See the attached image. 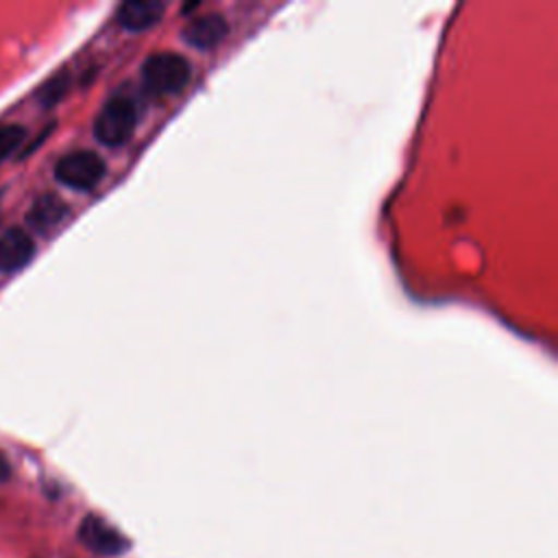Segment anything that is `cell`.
<instances>
[{
	"instance_id": "277c9868",
	"label": "cell",
	"mask_w": 558,
	"mask_h": 558,
	"mask_svg": "<svg viewBox=\"0 0 558 558\" xmlns=\"http://www.w3.org/2000/svg\"><path fill=\"white\" fill-rule=\"evenodd\" d=\"M76 536L89 551L98 556H120L131 547V541L118 527L94 512L81 519Z\"/></svg>"
},
{
	"instance_id": "30bf717a",
	"label": "cell",
	"mask_w": 558,
	"mask_h": 558,
	"mask_svg": "<svg viewBox=\"0 0 558 558\" xmlns=\"http://www.w3.org/2000/svg\"><path fill=\"white\" fill-rule=\"evenodd\" d=\"M65 92H68V74H57V76H52L50 81H46V83L41 85V89H39V102H41L44 107H50V105H54L57 100H61Z\"/></svg>"
},
{
	"instance_id": "6da1fadb",
	"label": "cell",
	"mask_w": 558,
	"mask_h": 558,
	"mask_svg": "<svg viewBox=\"0 0 558 558\" xmlns=\"http://www.w3.org/2000/svg\"><path fill=\"white\" fill-rule=\"evenodd\" d=\"M137 126L135 100L126 94L111 96L94 120V135L105 146H122L131 140Z\"/></svg>"
},
{
	"instance_id": "52a82bcc",
	"label": "cell",
	"mask_w": 558,
	"mask_h": 558,
	"mask_svg": "<svg viewBox=\"0 0 558 558\" xmlns=\"http://www.w3.org/2000/svg\"><path fill=\"white\" fill-rule=\"evenodd\" d=\"M163 11H166V7L157 0H129L118 7L116 20L122 28L137 33V31H146L153 24H157L159 17L163 15Z\"/></svg>"
},
{
	"instance_id": "8fae6325",
	"label": "cell",
	"mask_w": 558,
	"mask_h": 558,
	"mask_svg": "<svg viewBox=\"0 0 558 558\" xmlns=\"http://www.w3.org/2000/svg\"><path fill=\"white\" fill-rule=\"evenodd\" d=\"M11 475V464L7 460V456L0 451V482H7Z\"/></svg>"
},
{
	"instance_id": "7a4b0ae2",
	"label": "cell",
	"mask_w": 558,
	"mask_h": 558,
	"mask_svg": "<svg viewBox=\"0 0 558 558\" xmlns=\"http://www.w3.org/2000/svg\"><path fill=\"white\" fill-rule=\"evenodd\" d=\"M192 76L190 61L177 52H155L142 65L144 87L155 96L179 94Z\"/></svg>"
},
{
	"instance_id": "5b68a950",
	"label": "cell",
	"mask_w": 558,
	"mask_h": 558,
	"mask_svg": "<svg viewBox=\"0 0 558 558\" xmlns=\"http://www.w3.org/2000/svg\"><path fill=\"white\" fill-rule=\"evenodd\" d=\"M35 255V242L22 227H11L0 233V272L22 270Z\"/></svg>"
},
{
	"instance_id": "9c48e42d",
	"label": "cell",
	"mask_w": 558,
	"mask_h": 558,
	"mask_svg": "<svg viewBox=\"0 0 558 558\" xmlns=\"http://www.w3.org/2000/svg\"><path fill=\"white\" fill-rule=\"evenodd\" d=\"M26 140V129L22 124H2L0 126V161L9 159Z\"/></svg>"
},
{
	"instance_id": "ba28073f",
	"label": "cell",
	"mask_w": 558,
	"mask_h": 558,
	"mask_svg": "<svg viewBox=\"0 0 558 558\" xmlns=\"http://www.w3.org/2000/svg\"><path fill=\"white\" fill-rule=\"evenodd\" d=\"M68 216V205L57 194H41L33 201L26 214V222L31 229L44 233L54 229Z\"/></svg>"
},
{
	"instance_id": "3957f363",
	"label": "cell",
	"mask_w": 558,
	"mask_h": 558,
	"mask_svg": "<svg viewBox=\"0 0 558 558\" xmlns=\"http://www.w3.org/2000/svg\"><path fill=\"white\" fill-rule=\"evenodd\" d=\"M107 174V163L94 150H72L57 159L54 179L76 192L94 190Z\"/></svg>"
},
{
	"instance_id": "8992f818",
	"label": "cell",
	"mask_w": 558,
	"mask_h": 558,
	"mask_svg": "<svg viewBox=\"0 0 558 558\" xmlns=\"http://www.w3.org/2000/svg\"><path fill=\"white\" fill-rule=\"evenodd\" d=\"M229 24L225 22L222 15L218 13H205V15H196L192 17L183 31L181 37L185 44L198 48V50H209L214 46H218L225 37H227Z\"/></svg>"
}]
</instances>
